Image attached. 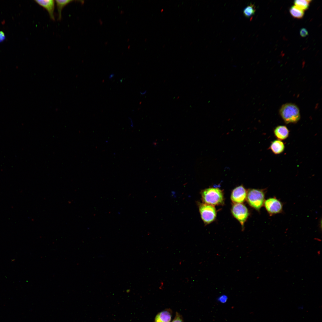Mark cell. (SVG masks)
<instances>
[{"label":"cell","instance_id":"11","mask_svg":"<svg viewBox=\"0 0 322 322\" xmlns=\"http://www.w3.org/2000/svg\"><path fill=\"white\" fill-rule=\"evenodd\" d=\"M171 312L169 309H166L159 313L156 316L154 322H171Z\"/></svg>","mask_w":322,"mask_h":322},{"label":"cell","instance_id":"22","mask_svg":"<svg viewBox=\"0 0 322 322\" xmlns=\"http://www.w3.org/2000/svg\"><path fill=\"white\" fill-rule=\"evenodd\" d=\"M146 93V91H145L144 92H140V93L141 95H144Z\"/></svg>","mask_w":322,"mask_h":322},{"label":"cell","instance_id":"1","mask_svg":"<svg viewBox=\"0 0 322 322\" xmlns=\"http://www.w3.org/2000/svg\"><path fill=\"white\" fill-rule=\"evenodd\" d=\"M201 195L203 203L205 204L214 206L222 205L224 202L223 192L217 188L205 189L202 191Z\"/></svg>","mask_w":322,"mask_h":322},{"label":"cell","instance_id":"2","mask_svg":"<svg viewBox=\"0 0 322 322\" xmlns=\"http://www.w3.org/2000/svg\"><path fill=\"white\" fill-rule=\"evenodd\" d=\"M279 113L286 124L296 123L300 119L299 109L293 103H287L283 105L279 109Z\"/></svg>","mask_w":322,"mask_h":322},{"label":"cell","instance_id":"4","mask_svg":"<svg viewBox=\"0 0 322 322\" xmlns=\"http://www.w3.org/2000/svg\"><path fill=\"white\" fill-rule=\"evenodd\" d=\"M199 210L202 219L205 224L214 222L216 217V211L214 206L204 203L199 205Z\"/></svg>","mask_w":322,"mask_h":322},{"label":"cell","instance_id":"12","mask_svg":"<svg viewBox=\"0 0 322 322\" xmlns=\"http://www.w3.org/2000/svg\"><path fill=\"white\" fill-rule=\"evenodd\" d=\"M74 1L72 0H55L58 13V19L60 20L62 18L61 12L63 9L66 5Z\"/></svg>","mask_w":322,"mask_h":322},{"label":"cell","instance_id":"7","mask_svg":"<svg viewBox=\"0 0 322 322\" xmlns=\"http://www.w3.org/2000/svg\"><path fill=\"white\" fill-rule=\"evenodd\" d=\"M247 191L242 185L238 186L232 191L230 198L233 203H242L246 200Z\"/></svg>","mask_w":322,"mask_h":322},{"label":"cell","instance_id":"15","mask_svg":"<svg viewBox=\"0 0 322 322\" xmlns=\"http://www.w3.org/2000/svg\"><path fill=\"white\" fill-rule=\"evenodd\" d=\"M256 10L255 5L250 3L244 9L243 13L245 17L249 18L255 14Z\"/></svg>","mask_w":322,"mask_h":322},{"label":"cell","instance_id":"19","mask_svg":"<svg viewBox=\"0 0 322 322\" xmlns=\"http://www.w3.org/2000/svg\"><path fill=\"white\" fill-rule=\"evenodd\" d=\"M4 33L2 31H0V43L3 42L5 39Z\"/></svg>","mask_w":322,"mask_h":322},{"label":"cell","instance_id":"9","mask_svg":"<svg viewBox=\"0 0 322 322\" xmlns=\"http://www.w3.org/2000/svg\"><path fill=\"white\" fill-rule=\"evenodd\" d=\"M273 132L275 136L278 140H283L286 139L289 136V131L285 126L279 125L276 126L274 129Z\"/></svg>","mask_w":322,"mask_h":322},{"label":"cell","instance_id":"13","mask_svg":"<svg viewBox=\"0 0 322 322\" xmlns=\"http://www.w3.org/2000/svg\"><path fill=\"white\" fill-rule=\"evenodd\" d=\"M289 11L293 17L297 19L302 18L304 15V11L295 5L290 7Z\"/></svg>","mask_w":322,"mask_h":322},{"label":"cell","instance_id":"6","mask_svg":"<svg viewBox=\"0 0 322 322\" xmlns=\"http://www.w3.org/2000/svg\"><path fill=\"white\" fill-rule=\"evenodd\" d=\"M264 205L270 216L280 213L283 211V203L275 196L265 199Z\"/></svg>","mask_w":322,"mask_h":322},{"label":"cell","instance_id":"17","mask_svg":"<svg viewBox=\"0 0 322 322\" xmlns=\"http://www.w3.org/2000/svg\"><path fill=\"white\" fill-rule=\"evenodd\" d=\"M172 322H183V318L178 312H176L175 318Z\"/></svg>","mask_w":322,"mask_h":322},{"label":"cell","instance_id":"14","mask_svg":"<svg viewBox=\"0 0 322 322\" xmlns=\"http://www.w3.org/2000/svg\"><path fill=\"white\" fill-rule=\"evenodd\" d=\"M311 1L310 0H296L294 1V4L295 6L304 11L308 9Z\"/></svg>","mask_w":322,"mask_h":322},{"label":"cell","instance_id":"10","mask_svg":"<svg viewBox=\"0 0 322 322\" xmlns=\"http://www.w3.org/2000/svg\"><path fill=\"white\" fill-rule=\"evenodd\" d=\"M269 148L274 154H278L284 151L285 145L282 141L279 140H276L271 142Z\"/></svg>","mask_w":322,"mask_h":322},{"label":"cell","instance_id":"3","mask_svg":"<svg viewBox=\"0 0 322 322\" xmlns=\"http://www.w3.org/2000/svg\"><path fill=\"white\" fill-rule=\"evenodd\" d=\"M266 189L251 188L247 191L246 200L249 205L258 211L264 205Z\"/></svg>","mask_w":322,"mask_h":322},{"label":"cell","instance_id":"21","mask_svg":"<svg viewBox=\"0 0 322 322\" xmlns=\"http://www.w3.org/2000/svg\"><path fill=\"white\" fill-rule=\"evenodd\" d=\"M129 118L130 120V122L131 123V126H133V122H132V120L131 119V118H130L129 117Z\"/></svg>","mask_w":322,"mask_h":322},{"label":"cell","instance_id":"8","mask_svg":"<svg viewBox=\"0 0 322 322\" xmlns=\"http://www.w3.org/2000/svg\"><path fill=\"white\" fill-rule=\"evenodd\" d=\"M35 1L45 8L48 12L50 18L55 20L54 11L55 1L54 0H35Z\"/></svg>","mask_w":322,"mask_h":322},{"label":"cell","instance_id":"23","mask_svg":"<svg viewBox=\"0 0 322 322\" xmlns=\"http://www.w3.org/2000/svg\"><path fill=\"white\" fill-rule=\"evenodd\" d=\"M298 308H299L300 309H302L303 308V306H301L299 307Z\"/></svg>","mask_w":322,"mask_h":322},{"label":"cell","instance_id":"20","mask_svg":"<svg viewBox=\"0 0 322 322\" xmlns=\"http://www.w3.org/2000/svg\"><path fill=\"white\" fill-rule=\"evenodd\" d=\"M114 75H115V74L114 73H112L111 74H110L109 75V79H112V78L114 77Z\"/></svg>","mask_w":322,"mask_h":322},{"label":"cell","instance_id":"18","mask_svg":"<svg viewBox=\"0 0 322 322\" xmlns=\"http://www.w3.org/2000/svg\"><path fill=\"white\" fill-rule=\"evenodd\" d=\"M300 34L302 37H304L308 35V32L306 28H303L301 29Z\"/></svg>","mask_w":322,"mask_h":322},{"label":"cell","instance_id":"16","mask_svg":"<svg viewBox=\"0 0 322 322\" xmlns=\"http://www.w3.org/2000/svg\"><path fill=\"white\" fill-rule=\"evenodd\" d=\"M228 300V297L225 295H222L220 296L217 298V301L221 303H226Z\"/></svg>","mask_w":322,"mask_h":322},{"label":"cell","instance_id":"5","mask_svg":"<svg viewBox=\"0 0 322 322\" xmlns=\"http://www.w3.org/2000/svg\"><path fill=\"white\" fill-rule=\"evenodd\" d=\"M231 212L233 216L243 227L250 214L248 209L246 206L243 203H233L231 207Z\"/></svg>","mask_w":322,"mask_h":322}]
</instances>
